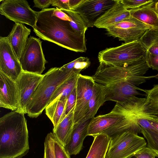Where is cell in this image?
<instances>
[{
  "label": "cell",
  "mask_w": 158,
  "mask_h": 158,
  "mask_svg": "<svg viewBox=\"0 0 158 158\" xmlns=\"http://www.w3.org/2000/svg\"><path fill=\"white\" fill-rule=\"evenodd\" d=\"M54 8L37 12V21L33 31L43 40L76 52L86 51L85 35L75 31L69 21L53 15Z\"/></svg>",
  "instance_id": "obj_1"
},
{
  "label": "cell",
  "mask_w": 158,
  "mask_h": 158,
  "mask_svg": "<svg viewBox=\"0 0 158 158\" xmlns=\"http://www.w3.org/2000/svg\"><path fill=\"white\" fill-rule=\"evenodd\" d=\"M25 114L17 110L0 118V158H21L29 152Z\"/></svg>",
  "instance_id": "obj_2"
},
{
  "label": "cell",
  "mask_w": 158,
  "mask_h": 158,
  "mask_svg": "<svg viewBox=\"0 0 158 158\" xmlns=\"http://www.w3.org/2000/svg\"><path fill=\"white\" fill-rule=\"evenodd\" d=\"M146 58V56L132 64L122 66L100 63L92 77L96 82L104 85L127 82L138 86L148 80L153 78L158 80V74L144 76L149 68Z\"/></svg>",
  "instance_id": "obj_3"
},
{
  "label": "cell",
  "mask_w": 158,
  "mask_h": 158,
  "mask_svg": "<svg viewBox=\"0 0 158 158\" xmlns=\"http://www.w3.org/2000/svg\"><path fill=\"white\" fill-rule=\"evenodd\" d=\"M80 72L74 69L62 71L59 68L50 69L45 74L27 104L26 114L36 118L42 113L50 103L54 93L62 84Z\"/></svg>",
  "instance_id": "obj_4"
},
{
  "label": "cell",
  "mask_w": 158,
  "mask_h": 158,
  "mask_svg": "<svg viewBox=\"0 0 158 158\" xmlns=\"http://www.w3.org/2000/svg\"><path fill=\"white\" fill-rule=\"evenodd\" d=\"M147 49L139 40L106 48L98 53L100 63L115 66L130 64L146 56Z\"/></svg>",
  "instance_id": "obj_5"
},
{
  "label": "cell",
  "mask_w": 158,
  "mask_h": 158,
  "mask_svg": "<svg viewBox=\"0 0 158 158\" xmlns=\"http://www.w3.org/2000/svg\"><path fill=\"white\" fill-rule=\"evenodd\" d=\"M146 145L143 138L134 132L125 131L110 138L106 158H129Z\"/></svg>",
  "instance_id": "obj_6"
},
{
  "label": "cell",
  "mask_w": 158,
  "mask_h": 158,
  "mask_svg": "<svg viewBox=\"0 0 158 158\" xmlns=\"http://www.w3.org/2000/svg\"><path fill=\"white\" fill-rule=\"evenodd\" d=\"M19 61L23 72L42 75L48 62L39 39L31 36L28 38Z\"/></svg>",
  "instance_id": "obj_7"
},
{
  "label": "cell",
  "mask_w": 158,
  "mask_h": 158,
  "mask_svg": "<svg viewBox=\"0 0 158 158\" xmlns=\"http://www.w3.org/2000/svg\"><path fill=\"white\" fill-rule=\"evenodd\" d=\"M0 13L15 23H25L33 28L36 26L37 12L31 8L26 0H2Z\"/></svg>",
  "instance_id": "obj_8"
},
{
  "label": "cell",
  "mask_w": 158,
  "mask_h": 158,
  "mask_svg": "<svg viewBox=\"0 0 158 158\" xmlns=\"http://www.w3.org/2000/svg\"><path fill=\"white\" fill-rule=\"evenodd\" d=\"M149 26L131 16L106 29L110 36L128 43L139 40L150 28Z\"/></svg>",
  "instance_id": "obj_9"
},
{
  "label": "cell",
  "mask_w": 158,
  "mask_h": 158,
  "mask_svg": "<svg viewBox=\"0 0 158 158\" xmlns=\"http://www.w3.org/2000/svg\"><path fill=\"white\" fill-rule=\"evenodd\" d=\"M96 82L92 76L79 74L75 86L76 98L73 111L74 125L79 123L84 116L88 108Z\"/></svg>",
  "instance_id": "obj_10"
},
{
  "label": "cell",
  "mask_w": 158,
  "mask_h": 158,
  "mask_svg": "<svg viewBox=\"0 0 158 158\" xmlns=\"http://www.w3.org/2000/svg\"><path fill=\"white\" fill-rule=\"evenodd\" d=\"M127 111L123 103H117L109 113L97 116L92 118L88 128L87 136L95 135L113 126L124 119Z\"/></svg>",
  "instance_id": "obj_11"
},
{
  "label": "cell",
  "mask_w": 158,
  "mask_h": 158,
  "mask_svg": "<svg viewBox=\"0 0 158 158\" xmlns=\"http://www.w3.org/2000/svg\"><path fill=\"white\" fill-rule=\"evenodd\" d=\"M0 71L15 81L23 72L19 60L6 37H0Z\"/></svg>",
  "instance_id": "obj_12"
},
{
  "label": "cell",
  "mask_w": 158,
  "mask_h": 158,
  "mask_svg": "<svg viewBox=\"0 0 158 158\" xmlns=\"http://www.w3.org/2000/svg\"><path fill=\"white\" fill-rule=\"evenodd\" d=\"M44 75L23 71L15 81L19 97L17 110L26 114V107Z\"/></svg>",
  "instance_id": "obj_13"
},
{
  "label": "cell",
  "mask_w": 158,
  "mask_h": 158,
  "mask_svg": "<svg viewBox=\"0 0 158 158\" xmlns=\"http://www.w3.org/2000/svg\"><path fill=\"white\" fill-rule=\"evenodd\" d=\"M116 0H82L73 10L82 17L88 27L94 26L96 20L114 4Z\"/></svg>",
  "instance_id": "obj_14"
},
{
  "label": "cell",
  "mask_w": 158,
  "mask_h": 158,
  "mask_svg": "<svg viewBox=\"0 0 158 158\" xmlns=\"http://www.w3.org/2000/svg\"><path fill=\"white\" fill-rule=\"evenodd\" d=\"M105 86V101H112L117 103H123L134 97L142 95L138 90L143 91L133 84L127 82H120Z\"/></svg>",
  "instance_id": "obj_15"
},
{
  "label": "cell",
  "mask_w": 158,
  "mask_h": 158,
  "mask_svg": "<svg viewBox=\"0 0 158 158\" xmlns=\"http://www.w3.org/2000/svg\"><path fill=\"white\" fill-rule=\"evenodd\" d=\"M0 106L12 110L19 107V97L15 81L0 71Z\"/></svg>",
  "instance_id": "obj_16"
},
{
  "label": "cell",
  "mask_w": 158,
  "mask_h": 158,
  "mask_svg": "<svg viewBox=\"0 0 158 158\" xmlns=\"http://www.w3.org/2000/svg\"><path fill=\"white\" fill-rule=\"evenodd\" d=\"M130 17L129 10L124 6L120 0H116L113 6L96 20L94 26L106 29Z\"/></svg>",
  "instance_id": "obj_17"
},
{
  "label": "cell",
  "mask_w": 158,
  "mask_h": 158,
  "mask_svg": "<svg viewBox=\"0 0 158 158\" xmlns=\"http://www.w3.org/2000/svg\"><path fill=\"white\" fill-rule=\"evenodd\" d=\"M91 119L80 122L74 125L69 141L64 147L70 156L78 154L81 150Z\"/></svg>",
  "instance_id": "obj_18"
},
{
  "label": "cell",
  "mask_w": 158,
  "mask_h": 158,
  "mask_svg": "<svg viewBox=\"0 0 158 158\" xmlns=\"http://www.w3.org/2000/svg\"><path fill=\"white\" fill-rule=\"evenodd\" d=\"M31 32V30L23 24L15 23L6 37L19 60Z\"/></svg>",
  "instance_id": "obj_19"
},
{
  "label": "cell",
  "mask_w": 158,
  "mask_h": 158,
  "mask_svg": "<svg viewBox=\"0 0 158 158\" xmlns=\"http://www.w3.org/2000/svg\"><path fill=\"white\" fill-rule=\"evenodd\" d=\"M155 2L138 8L129 10L131 16L151 27L158 29V12L155 6Z\"/></svg>",
  "instance_id": "obj_20"
},
{
  "label": "cell",
  "mask_w": 158,
  "mask_h": 158,
  "mask_svg": "<svg viewBox=\"0 0 158 158\" xmlns=\"http://www.w3.org/2000/svg\"><path fill=\"white\" fill-rule=\"evenodd\" d=\"M105 102V86L96 82L92 96L89 102L87 110L79 122H83L94 117L99 108Z\"/></svg>",
  "instance_id": "obj_21"
},
{
  "label": "cell",
  "mask_w": 158,
  "mask_h": 158,
  "mask_svg": "<svg viewBox=\"0 0 158 158\" xmlns=\"http://www.w3.org/2000/svg\"><path fill=\"white\" fill-rule=\"evenodd\" d=\"M73 111L72 110L53 129V133L64 147L68 143L74 125Z\"/></svg>",
  "instance_id": "obj_22"
},
{
  "label": "cell",
  "mask_w": 158,
  "mask_h": 158,
  "mask_svg": "<svg viewBox=\"0 0 158 158\" xmlns=\"http://www.w3.org/2000/svg\"><path fill=\"white\" fill-rule=\"evenodd\" d=\"M127 114L125 118L118 123L106 129L102 133L110 138L116 135L126 131L134 132L136 134L141 132L140 127L129 115L126 107Z\"/></svg>",
  "instance_id": "obj_23"
},
{
  "label": "cell",
  "mask_w": 158,
  "mask_h": 158,
  "mask_svg": "<svg viewBox=\"0 0 158 158\" xmlns=\"http://www.w3.org/2000/svg\"><path fill=\"white\" fill-rule=\"evenodd\" d=\"M94 138L86 158H106L110 138L106 134L101 133Z\"/></svg>",
  "instance_id": "obj_24"
},
{
  "label": "cell",
  "mask_w": 158,
  "mask_h": 158,
  "mask_svg": "<svg viewBox=\"0 0 158 158\" xmlns=\"http://www.w3.org/2000/svg\"><path fill=\"white\" fill-rule=\"evenodd\" d=\"M67 99L58 97L46 106L45 113L51 120L55 129L62 120Z\"/></svg>",
  "instance_id": "obj_25"
},
{
  "label": "cell",
  "mask_w": 158,
  "mask_h": 158,
  "mask_svg": "<svg viewBox=\"0 0 158 158\" xmlns=\"http://www.w3.org/2000/svg\"><path fill=\"white\" fill-rule=\"evenodd\" d=\"M69 17L70 21L69 23L74 30L81 35H85L88 27L85 21L77 12L72 10L60 9Z\"/></svg>",
  "instance_id": "obj_26"
},
{
  "label": "cell",
  "mask_w": 158,
  "mask_h": 158,
  "mask_svg": "<svg viewBox=\"0 0 158 158\" xmlns=\"http://www.w3.org/2000/svg\"><path fill=\"white\" fill-rule=\"evenodd\" d=\"M146 97L145 104L150 113L158 116V84L150 89H143Z\"/></svg>",
  "instance_id": "obj_27"
},
{
  "label": "cell",
  "mask_w": 158,
  "mask_h": 158,
  "mask_svg": "<svg viewBox=\"0 0 158 158\" xmlns=\"http://www.w3.org/2000/svg\"><path fill=\"white\" fill-rule=\"evenodd\" d=\"M78 75L69 79L60 86L52 96L50 103L58 97L67 99L76 86Z\"/></svg>",
  "instance_id": "obj_28"
},
{
  "label": "cell",
  "mask_w": 158,
  "mask_h": 158,
  "mask_svg": "<svg viewBox=\"0 0 158 158\" xmlns=\"http://www.w3.org/2000/svg\"><path fill=\"white\" fill-rule=\"evenodd\" d=\"M141 133L147 141V147L158 157V131L144 128L140 127Z\"/></svg>",
  "instance_id": "obj_29"
},
{
  "label": "cell",
  "mask_w": 158,
  "mask_h": 158,
  "mask_svg": "<svg viewBox=\"0 0 158 158\" xmlns=\"http://www.w3.org/2000/svg\"><path fill=\"white\" fill-rule=\"evenodd\" d=\"M90 64V62L87 57H80L59 68L62 71L73 69L81 72V70L88 68Z\"/></svg>",
  "instance_id": "obj_30"
},
{
  "label": "cell",
  "mask_w": 158,
  "mask_h": 158,
  "mask_svg": "<svg viewBox=\"0 0 158 158\" xmlns=\"http://www.w3.org/2000/svg\"><path fill=\"white\" fill-rule=\"evenodd\" d=\"M139 40L147 50L151 46L158 42V29L151 27Z\"/></svg>",
  "instance_id": "obj_31"
},
{
  "label": "cell",
  "mask_w": 158,
  "mask_h": 158,
  "mask_svg": "<svg viewBox=\"0 0 158 158\" xmlns=\"http://www.w3.org/2000/svg\"><path fill=\"white\" fill-rule=\"evenodd\" d=\"M53 149L55 158H70V155L64 147L52 133Z\"/></svg>",
  "instance_id": "obj_32"
},
{
  "label": "cell",
  "mask_w": 158,
  "mask_h": 158,
  "mask_svg": "<svg viewBox=\"0 0 158 158\" xmlns=\"http://www.w3.org/2000/svg\"><path fill=\"white\" fill-rule=\"evenodd\" d=\"M121 3L127 10L138 8L150 4L155 1L153 0H120Z\"/></svg>",
  "instance_id": "obj_33"
},
{
  "label": "cell",
  "mask_w": 158,
  "mask_h": 158,
  "mask_svg": "<svg viewBox=\"0 0 158 158\" xmlns=\"http://www.w3.org/2000/svg\"><path fill=\"white\" fill-rule=\"evenodd\" d=\"M52 133L50 132L46 137L44 142V158H55L53 149Z\"/></svg>",
  "instance_id": "obj_34"
},
{
  "label": "cell",
  "mask_w": 158,
  "mask_h": 158,
  "mask_svg": "<svg viewBox=\"0 0 158 158\" xmlns=\"http://www.w3.org/2000/svg\"><path fill=\"white\" fill-rule=\"evenodd\" d=\"M76 93L75 87L67 98L65 110L61 121L72 110H74L76 103Z\"/></svg>",
  "instance_id": "obj_35"
},
{
  "label": "cell",
  "mask_w": 158,
  "mask_h": 158,
  "mask_svg": "<svg viewBox=\"0 0 158 158\" xmlns=\"http://www.w3.org/2000/svg\"><path fill=\"white\" fill-rule=\"evenodd\" d=\"M146 59L149 68L158 71V55L152 54L147 52Z\"/></svg>",
  "instance_id": "obj_36"
},
{
  "label": "cell",
  "mask_w": 158,
  "mask_h": 158,
  "mask_svg": "<svg viewBox=\"0 0 158 158\" xmlns=\"http://www.w3.org/2000/svg\"><path fill=\"white\" fill-rule=\"evenodd\" d=\"M134 156L136 158H155L153 152L148 147H145L140 150Z\"/></svg>",
  "instance_id": "obj_37"
},
{
  "label": "cell",
  "mask_w": 158,
  "mask_h": 158,
  "mask_svg": "<svg viewBox=\"0 0 158 158\" xmlns=\"http://www.w3.org/2000/svg\"><path fill=\"white\" fill-rule=\"evenodd\" d=\"M51 5L59 9L70 10L69 6V0H52Z\"/></svg>",
  "instance_id": "obj_38"
},
{
  "label": "cell",
  "mask_w": 158,
  "mask_h": 158,
  "mask_svg": "<svg viewBox=\"0 0 158 158\" xmlns=\"http://www.w3.org/2000/svg\"><path fill=\"white\" fill-rule=\"evenodd\" d=\"M52 1V0H34V7L43 10L47 9L51 5Z\"/></svg>",
  "instance_id": "obj_39"
},
{
  "label": "cell",
  "mask_w": 158,
  "mask_h": 158,
  "mask_svg": "<svg viewBox=\"0 0 158 158\" xmlns=\"http://www.w3.org/2000/svg\"><path fill=\"white\" fill-rule=\"evenodd\" d=\"M52 14L63 20L70 21L69 17L66 14L57 8H54Z\"/></svg>",
  "instance_id": "obj_40"
},
{
  "label": "cell",
  "mask_w": 158,
  "mask_h": 158,
  "mask_svg": "<svg viewBox=\"0 0 158 158\" xmlns=\"http://www.w3.org/2000/svg\"><path fill=\"white\" fill-rule=\"evenodd\" d=\"M147 52L152 54L158 55V42L149 47L147 49Z\"/></svg>",
  "instance_id": "obj_41"
},
{
  "label": "cell",
  "mask_w": 158,
  "mask_h": 158,
  "mask_svg": "<svg viewBox=\"0 0 158 158\" xmlns=\"http://www.w3.org/2000/svg\"><path fill=\"white\" fill-rule=\"evenodd\" d=\"M82 0H69V6L70 10H73L81 2Z\"/></svg>",
  "instance_id": "obj_42"
},
{
  "label": "cell",
  "mask_w": 158,
  "mask_h": 158,
  "mask_svg": "<svg viewBox=\"0 0 158 158\" xmlns=\"http://www.w3.org/2000/svg\"><path fill=\"white\" fill-rule=\"evenodd\" d=\"M155 6L156 9L158 12V1L156 2L155 4Z\"/></svg>",
  "instance_id": "obj_43"
},
{
  "label": "cell",
  "mask_w": 158,
  "mask_h": 158,
  "mask_svg": "<svg viewBox=\"0 0 158 158\" xmlns=\"http://www.w3.org/2000/svg\"><path fill=\"white\" fill-rule=\"evenodd\" d=\"M129 158H136L135 156H133Z\"/></svg>",
  "instance_id": "obj_44"
}]
</instances>
